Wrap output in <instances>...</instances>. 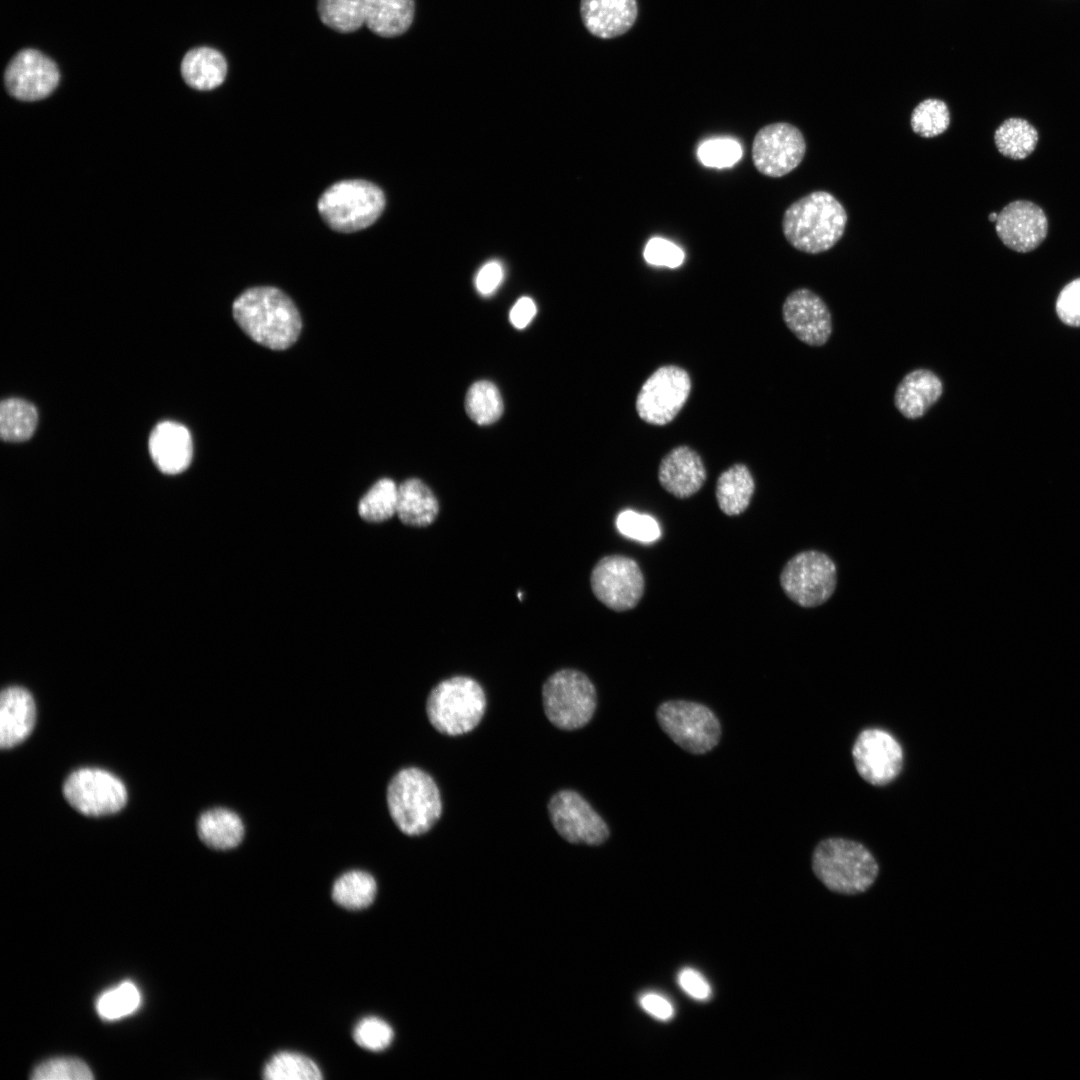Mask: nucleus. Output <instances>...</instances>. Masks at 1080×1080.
Segmentation results:
<instances>
[{
	"instance_id": "nucleus-33",
	"label": "nucleus",
	"mask_w": 1080,
	"mask_h": 1080,
	"mask_svg": "<svg viewBox=\"0 0 1080 1080\" xmlns=\"http://www.w3.org/2000/svg\"><path fill=\"white\" fill-rule=\"evenodd\" d=\"M267 1080H319L322 1074L316 1063L297 1052L281 1051L273 1055L263 1069Z\"/></svg>"
},
{
	"instance_id": "nucleus-17",
	"label": "nucleus",
	"mask_w": 1080,
	"mask_h": 1080,
	"mask_svg": "<svg viewBox=\"0 0 1080 1080\" xmlns=\"http://www.w3.org/2000/svg\"><path fill=\"white\" fill-rule=\"evenodd\" d=\"M787 328L801 342L812 347L825 345L833 332L831 312L824 300L808 288L792 291L782 305Z\"/></svg>"
},
{
	"instance_id": "nucleus-34",
	"label": "nucleus",
	"mask_w": 1080,
	"mask_h": 1080,
	"mask_svg": "<svg viewBox=\"0 0 1080 1080\" xmlns=\"http://www.w3.org/2000/svg\"><path fill=\"white\" fill-rule=\"evenodd\" d=\"M366 0H318L321 21L329 28L350 33L365 24Z\"/></svg>"
},
{
	"instance_id": "nucleus-43",
	"label": "nucleus",
	"mask_w": 1080,
	"mask_h": 1080,
	"mask_svg": "<svg viewBox=\"0 0 1080 1080\" xmlns=\"http://www.w3.org/2000/svg\"><path fill=\"white\" fill-rule=\"evenodd\" d=\"M644 257L650 264L675 268L681 265L684 254L672 242L662 238H653L645 247Z\"/></svg>"
},
{
	"instance_id": "nucleus-7",
	"label": "nucleus",
	"mask_w": 1080,
	"mask_h": 1080,
	"mask_svg": "<svg viewBox=\"0 0 1080 1080\" xmlns=\"http://www.w3.org/2000/svg\"><path fill=\"white\" fill-rule=\"evenodd\" d=\"M542 702L545 715L554 726L575 730L592 719L597 706V693L584 673L562 669L545 681Z\"/></svg>"
},
{
	"instance_id": "nucleus-20",
	"label": "nucleus",
	"mask_w": 1080,
	"mask_h": 1080,
	"mask_svg": "<svg viewBox=\"0 0 1080 1080\" xmlns=\"http://www.w3.org/2000/svg\"><path fill=\"white\" fill-rule=\"evenodd\" d=\"M580 15L595 37L612 39L628 32L638 17L637 0H581Z\"/></svg>"
},
{
	"instance_id": "nucleus-9",
	"label": "nucleus",
	"mask_w": 1080,
	"mask_h": 1080,
	"mask_svg": "<svg viewBox=\"0 0 1080 1080\" xmlns=\"http://www.w3.org/2000/svg\"><path fill=\"white\" fill-rule=\"evenodd\" d=\"M662 730L682 749L704 754L719 742L721 726L716 715L705 705L685 700H669L656 712Z\"/></svg>"
},
{
	"instance_id": "nucleus-19",
	"label": "nucleus",
	"mask_w": 1080,
	"mask_h": 1080,
	"mask_svg": "<svg viewBox=\"0 0 1080 1080\" xmlns=\"http://www.w3.org/2000/svg\"><path fill=\"white\" fill-rule=\"evenodd\" d=\"M658 480L668 493L685 499L702 488L706 480V468L698 452L687 445H679L661 459Z\"/></svg>"
},
{
	"instance_id": "nucleus-25",
	"label": "nucleus",
	"mask_w": 1080,
	"mask_h": 1080,
	"mask_svg": "<svg viewBox=\"0 0 1080 1080\" xmlns=\"http://www.w3.org/2000/svg\"><path fill=\"white\" fill-rule=\"evenodd\" d=\"M414 15V0H366L365 24L381 37L404 34L410 28Z\"/></svg>"
},
{
	"instance_id": "nucleus-13",
	"label": "nucleus",
	"mask_w": 1080,
	"mask_h": 1080,
	"mask_svg": "<svg viewBox=\"0 0 1080 1080\" xmlns=\"http://www.w3.org/2000/svg\"><path fill=\"white\" fill-rule=\"evenodd\" d=\"M806 153L802 132L787 122H775L760 128L752 143V161L764 176L779 178L793 171Z\"/></svg>"
},
{
	"instance_id": "nucleus-44",
	"label": "nucleus",
	"mask_w": 1080,
	"mask_h": 1080,
	"mask_svg": "<svg viewBox=\"0 0 1080 1080\" xmlns=\"http://www.w3.org/2000/svg\"><path fill=\"white\" fill-rule=\"evenodd\" d=\"M680 988L691 998L698 1001H706L711 997V986L706 978L697 970L683 968L677 977Z\"/></svg>"
},
{
	"instance_id": "nucleus-21",
	"label": "nucleus",
	"mask_w": 1080,
	"mask_h": 1080,
	"mask_svg": "<svg viewBox=\"0 0 1080 1080\" xmlns=\"http://www.w3.org/2000/svg\"><path fill=\"white\" fill-rule=\"evenodd\" d=\"M150 456L163 473L177 474L191 463L193 443L189 430L176 422L164 421L152 430L148 442Z\"/></svg>"
},
{
	"instance_id": "nucleus-36",
	"label": "nucleus",
	"mask_w": 1080,
	"mask_h": 1080,
	"mask_svg": "<svg viewBox=\"0 0 1080 1080\" xmlns=\"http://www.w3.org/2000/svg\"><path fill=\"white\" fill-rule=\"evenodd\" d=\"M141 1002L137 986L124 981L104 991L96 1001L98 1015L104 1020H117L135 1012Z\"/></svg>"
},
{
	"instance_id": "nucleus-6",
	"label": "nucleus",
	"mask_w": 1080,
	"mask_h": 1080,
	"mask_svg": "<svg viewBox=\"0 0 1080 1080\" xmlns=\"http://www.w3.org/2000/svg\"><path fill=\"white\" fill-rule=\"evenodd\" d=\"M317 207L333 230L349 233L365 229L379 218L385 207V196L371 182L342 180L323 192Z\"/></svg>"
},
{
	"instance_id": "nucleus-35",
	"label": "nucleus",
	"mask_w": 1080,
	"mask_h": 1080,
	"mask_svg": "<svg viewBox=\"0 0 1080 1080\" xmlns=\"http://www.w3.org/2000/svg\"><path fill=\"white\" fill-rule=\"evenodd\" d=\"M465 407L469 417L479 425L495 422L503 412L498 388L489 381L475 382L467 391Z\"/></svg>"
},
{
	"instance_id": "nucleus-28",
	"label": "nucleus",
	"mask_w": 1080,
	"mask_h": 1080,
	"mask_svg": "<svg viewBox=\"0 0 1080 1080\" xmlns=\"http://www.w3.org/2000/svg\"><path fill=\"white\" fill-rule=\"evenodd\" d=\"M754 490L755 482L749 468L736 463L719 475L715 496L720 510L728 516H735L748 508Z\"/></svg>"
},
{
	"instance_id": "nucleus-47",
	"label": "nucleus",
	"mask_w": 1080,
	"mask_h": 1080,
	"mask_svg": "<svg viewBox=\"0 0 1080 1080\" xmlns=\"http://www.w3.org/2000/svg\"><path fill=\"white\" fill-rule=\"evenodd\" d=\"M537 307L533 299L524 296L519 298L509 313L511 324L517 329L525 328L534 318Z\"/></svg>"
},
{
	"instance_id": "nucleus-4",
	"label": "nucleus",
	"mask_w": 1080,
	"mask_h": 1080,
	"mask_svg": "<svg viewBox=\"0 0 1080 1080\" xmlns=\"http://www.w3.org/2000/svg\"><path fill=\"white\" fill-rule=\"evenodd\" d=\"M390 816L401 832L419 836L428 832L440 819L442 800L434 779L416 767L403 768L387 787Z\"/></svg>"
},
{
	"instance_id": "nucleus-41",
	"label": "nucleus",
	"mask_w": 1080,
	"mask_h": 1080,
	"mask_svg": "<svg viewBox=\"0 0 1080 1080\" xmlns=\"http://www.w3.org/2000/svg\"><path fill=\"white\" fill-rule=\"evenodd\" d=\"M700 161L709 167L724 168L734 165L742 156V148L733 139H714L698 148Z\"/></svg>"
},
{
	"instance_id": "nucleus-1",
	"label": "nucleus",
	"mask_w": 1080,
	"mask_h": 1080,
	"mask_svg": "<svg viewBox=\"0 0 1080 1080\" xmlns=\"http://www.w3.org/2000/svg\"><path fill=\"white\" fill-rule=\"evenodd\" d=\"M232 312L240 328L256 343L284 350L298 339L302 321L293 301L280 289L252 287L233 302Z\"/></svg>"
},
{
	"instance_id": "nucleus-11",
	"label": "nucleus",
	"mask_w": 1080,
	"mask_h": 1080,
	"mask_svg": "<svg viewBox=\"0 0 1080 1080\" xmlns=\"http://www.w3.org/2000/svg\"><path fill=\"white\" fill-rule=\"evenodd\" d=\"M63 795L78 812L94 817L114 814L127 802L123 782L99 768H81L72 772L64 782Z\"/></svg>"
},
{
	"instance_id": "nucleus-46",
	"label": "nucleus",
	"mask_w": 1080,
	"mask_h": 1080,
	"mask_svg": "<svg viewBox=\"0 0 1080 1080\" xmlns=\"http://www.w3.org/2000/svg\"><path fill=\"white\" fill-rule=\"evenodd\" d=\"M641 1008L650 1016L660 1021H669L674 1016L673 1004L663 995L647 992L639 997Z\"/></svg>"
},
{
	"instance_id": "nucleus-3",
	"label": "nucleus",
	"mask_w": 1080,
	"mask_h": 1080,
	"mask_svg": "<svg viewBox=\"0 0 1080 1080\" xmlns=\"http://www.w3.org/2000/svg\"><path fill=\"white\" fill-rule=\"evenodd\" d=\"M814 875L830 891L858 895L868 891L879 875V865L863 844L846 838L820 841L811 858Z\"/></svg>"
},
{
	"instance_id": "nucleus-5",
	"label": "nucleus",
	"mask_w": 1080,
	"mask_h": 1080,
	"mask_svg": "<svg viewBox=\"0 0 1080 1080\" xmlns=\"http://www.w3.org/2000/svg\"><path fill=\"white\" fill-rule=\"evenodd\" d=\"M486 695L471 677L454 676L439 682L430 691L426 713L440 733L458 736L472 731L486 711Z\"/></svg>"
},
{
	"instance_id": "nucleus-30",
	"label": "nucleus",
	"mask_w": 1080,
	"mask_h": 1080,
	"mask_svg": "<svg viewBox=\"0 0 1080 1080\" xmlns=\"http://www.w3.org/2000/svg\"><path fill=\"white\" fill-rule=\"evenodd\" d=\"M377 884L368 872L351 870L342 874L333 884L332 898L349 910L368 907L375 899Z\"/></svg>"
},
{
	"instance_id": "nucleus-27",
	"label": "nucleus",
	"mask_w": 1080,
	"mask_h": 1080,
	"mask_svg": "<svg viewBox=\"0 0 1080 1080\" xmlns=\"http://www.w3.org/2000/svg\"><path fill=\"white\" fill-rule=\"evenodd\" d=\"M198 836L207 846L227 850L238 846L244 837V825L238 814L226 808L202 813L197 822Z\"/></svg>"
},
{
	"instance_id": "nucleus-24",
	"label": "nucleus",
	"mask_w": 1080,
	"mask_h": 1080,
	"mask_svg": "<svg viewBox=\"0 0 1080 1080\" xmlns=\"http://www.w3.org/2000/svg\"><path fill=\"white\" fill-rule=\"evenodd\" d=\"M439 503L432 490L420 479L410 478L398 486L397 511L402 523L425 527L434 522Z\"/></svg>"
},
{
	"instance_id": "nucleus-2",
	"label": "nucleus",
	"mask_w": 1080,
	"mask_h": 1080,
	"mask_svg": "<svg viewBox=\"0 0 1080 1080\" xmlns=\"http://www.w3.org/2000/svg\"><path fill=\"white\" fill-rule=\"evenodd\" d=\"M847 220L845 208L831 193L813 191L788 206L782 218V231L795 249L818 254L840 240Z\"/></svg>"
},
{
	"instance_id": "nucleus-38",
	"label": "nucleus",
	"mask_w": 1080,
	"mask_h": 1080,
	"mask_svg": "<svg viewBox=\"0 0 1080 1080\" xmlns=\"http://www.w3.org/2000/svg\"><path fill=\"white\" fill-rule=\"evenodd\" d=\"M33 1080H91L88 1065L78 1058L58 1057L46 1060L34 1068Z\"/></svg>"
},
{
	"instance_id": "nucleus-10",
	"label": "nucleus",
	"mask_w": 1080,
	"mask_h": 1080,
	"mask_svg": "<svg viewBox=\"0 0 1080 1080\" xmlns=\"http://www.w3.org/2000/svg\"><path fill=\"white\" fill-rule=\"evenodd\" d=\"M691 391L688 372L677 365L656 369L642 384L636 397V411L644 422L663 426L681 411Z\"/></svg>"
},
{
	"instance_id": "nucleus-32",
	"label": "nucleus",
	"mask_w": 1080,
	"mask_h": 1080,
	"mask_svg": "<svg viewBox=\"0 0 1080 1080\" xmlns=\"http://www.w3.org/2000/svg\"><path fill=\"white\" fill-rule=\"evenodd\" d=\"M397 502L398 486L390 478H381L360 499L358 513L365 521L382 522L396 514Z\"/></svg>"
},
{
	"instance_id": "nucleus-18",
	"label": "nucleus",
	"mask_w": 1080,
	"mask_h": 1080,
	"mask_svg": "<svg viewBox=\"0 0 1080 1080\" xmlns=\"http://www.w3.org/2000/svg\"><path fill=\"white\" fill-rule=\"evenodd\" d=\"M995 229L1004 245L1016 252L1026 253L1044 241L1048 220L1043 209L1035 203L1016 200L998 213Z\"/></svg>"
},
{
	"instance_id": "nucleus-26",
	"label": "nucleus",
	"mask_w": 1080,
	"mask_h": 1080,
	"mask_svg": "<svg viewBox=\"0 0 1080 1080\" xmlns=\"http://www.w3.org/2000/svg\"><path fill=\"white\" fill-rule=\"evenodd\" d=\"M180 69L187 85L197 90H211L224 82L227 62L218 50L197 47L185 54Z\"/></svg>"
},
{
	"instance_id": "nucleus-12",
	"label": "nucleus",
	"mask_w": 1080,
	"mask_h": 1080,
	"mask_svg": "<svg viewBox=\"0 0 1080 1080\" xmlns=\"http://www.w3.org/2000/svg\"><path fill=\"white\" fill-rule=\"evenodd\" d=\"M595 597L614 611L633 609L641 600L645 580L638 563L624 555H608L594 566L590 576Z\"/></svg>"
},
{
	"instance_id": "nucleus-37",
	"label": "nucleus",
	"mask_w": 1080,
	"mask_h": 1080,
	"mask_svg": "<svg viewBox=\"0 0 1080 1080\" xmlns=\"http://www.w3.org/2000/svg\"><path fill=\"white\" fill-rule=\"evenodd\" d=\"M950 120V111L944 101L927 98L913 109L910 124L916 134L931 138L944 133L950 125Z\"/></svg>"
},
{
	"instance_id": "nucleus-40",
	"label": "nucleus",
	"mask_w": 1080,
	"mask_h": 1080,
	"mask_svg": "<svg viewBox=\"0 0 1080 1080\" xmlns=\"http://www.w3.org/2000/svg\"><path fill=\"white\" fill-rule=\"evenodd\" d=\"M616 527L622 535L644 543L654 542L661 536L655 518L633 510L621 511L616 517Z\"/></svg>"
},
{
	"instance_id": "nucleus-14",
	"label": "nucleus",
	"mask_w": 1080,
	"mask_h": 1080,
	"mask_svg": "<svg viewBox=\"0 0 1080 1080\" xmlns=\"http://www.w3.org/2000/svg\"><path fill=\"white\" fill-rule=\"evenodd\" d=\"M548 814L558 834L572 844L600 845L609 837L603 818L573 790H561L548 802Z\"/></svg>"
},
{
	"instance_id": "nucleus-42",
	"label": "nucleus",
	"mask_w": 1080,
	"mask_h": 1080,
	"mask_svg": "<svg viewBox=\"0 0 1080 1080\" xmlns=\"http://www.w3.org/2000/svg\"><path fill=\"white\" fill-rule=\"evenodd\" d=\"M1056 312L1063 323L1080 327V278L1072 280L1061 290L1056 301Z\"/></svg>"
},
{
	"instance_id": "nucleus-31",
	"label": "nucleus",
	"mask_w": 1080,
	"mask_h": 1080,
	"mask_svg": "<svg viewBox=\"0 0 1080 1080\" xmlns=\"http://www.w3.org/2000/svg\"><path fill=\"white\" fill-rule=\"evenodd\" d=\"M35 407L22 399L9 398L0 405V434L4 441L20 442L29 439L36 428Z\"/></svg>"
},
{
	"instance_id": "nucleus-29",
	"label": "nucleus",
	"mask_w": 1080,
	"mask_h": 1080,
	"mask_svg": "<svg viewBox=\"0 0 1080 1080\" xmlns=\"http://www.w3.org/2000/svg\"><path fill=\"white\" fill-rule=\"evenodd\" d=\"M1038 131L1022 118L1006 119L995 131L994 142L998 151L1013 160L1028 157L1038 143Z\"/></svg>"
},
{
	"instance_id": "nucleus-22",
	"label": "nucleus",
	"mask_w": 1080,
	"mask_h": 1080,
	"mask_svg": "<svg viewBox=\"0 0 1080 1080\" xmlns=\"http://www.w3.org/2000/svg\"><path fill=\"white\" fill-rule=\"evenodd\" d=\"M943 392V382L935 372L917 368L905 374L898 383L894 405L906 419H919L938 402Z\"/></svg>"
},
{
	"instance_id": "nucleus-45",
	"label": "nucleus",
	"mask_w": 1080,
	"mask_h": 1080,
	"mask_svg": "<svg viewBox=\"0 0 1080 1080\" xmlns=\"http://www.w3.org/2000/svg\"><path fill=\"white\" fill-rule=\"evenodd\" d=\"M504 279V267L498 260L486 262L475 276V287L483 296L493 294Z\"/></svg>"
},
{
	"instance_id": "nucleus-8",
	"label": "nucleus",
	"mask_w": 1080,
	"mask_h": 1080,
	"mask_svg": "<svg viewBox=\"0 0 1080 1080\" xmlns=\"http://www.w3.org/2000/svg\"><path fill=\"white\" fill-rule=\"evenodd\" d=\"M780 585L786 596L804 608L827 602L837 586V567L821 551L807 550L794 555L780 573Z\"/></svg>"
},
{
	"instance_id": "nucleus-23",
	"label": "nucleus",
	"mask_w": 1080,
	"mask_h": 1080,
	"mask_svg": "<svg viewBox=\"0 0 1080 1080\" xmlns=\"http://www.w3.org/2000/svg\"><path fill=\"white\" fill-rule=\"evenodd\" d=\"M36 719L35 702L28 690L18 686L5 688L0 696V746L10 749L32 732Z\"/></svg>"
},
{
	"instance_id": "nucleus-39",
	"label": "nucleus",
	"mask_w": 1080,
	"mask_h": 1080,
	"mask_svg": "<svg viewBox=\"0 0 1080 1080\" xmlns=\"http://www.w3.org/2000/svg\"><path fill=\"white\" fill-rule=\"evenodd\" d=\"M394 1032L383 1019L368 1016L361 1019L354 1028L353 1038L362 1048L370 1051H382L392 1042Z\"/></svg>"
},
{
	"instance_id": "nucleus-16",
	"label": "nucleus",
	"mask_w": 1080,
	"mask_h": 1080,
	"mask_svg": "<svg viewBox=\"0 0 1080 1080\" xmlns=\"http://www.w3.org/2000/svg\"><path fill=\"white\" fill-rule=\"evenodd\" d=\"M59 79L60 74L55 62L35 49L19 51L4 73L7 91L21 101L46 98L55 90Z\"/></svg>"
},
{
	"instance_id": "nucleus-15",
	"label": "nucleus",
	"mask_w": 1080,
	"mask_h": 1080,
	"mask_svg": "<svg viewBox=\"0 0 1080 1080\" xmlns=\"http://www.w3.org/2000/svg\"><path fill=\"white\" fill-rule=\"evenodd\" d=\"M852 757L858 774L869 784L885 786L893 782L903 768V750L887 731L869 728L857 736Z\"/></svg>"
},
{
	"instance_id": "nucleus-48",
	"label": "nucleus",
	"mask_w": 1080,
	"mask_h": 1080,
	"mask_svg": "<svg viewBox=\"0 0 1080 1080\" xmlns=\"http://www.w3.org/2000/svg\"><path fill=\"white\" fill-rule=\"evenodd\" d=\"M997 219H998V213H996V212L990 213V215H989V220L990 221L996 222Z\"/></svg>"
}]
</instances>
